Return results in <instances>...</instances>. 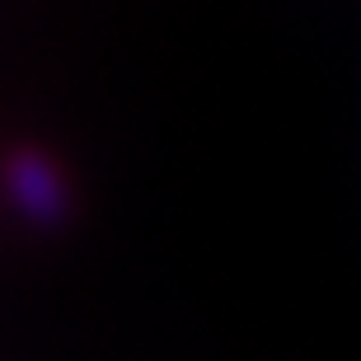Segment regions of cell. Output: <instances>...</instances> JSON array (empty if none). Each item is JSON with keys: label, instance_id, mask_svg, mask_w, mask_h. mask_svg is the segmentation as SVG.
<instances>
[{"label": "cell", "instance_id": "1", "mask_svg": "<svg viewBox=\"0 0 361 361\" xmlns=\"http://www.w3.org/2000/svg\"><path fill=\"white\" fill-rule=\"evenodd\" d=\"M5 197L33 230H61L71 221L66 174L38 146H14L5 155Z\"/></svg>", "mask_w": 361, "mask_h": 361}]
</instances>
